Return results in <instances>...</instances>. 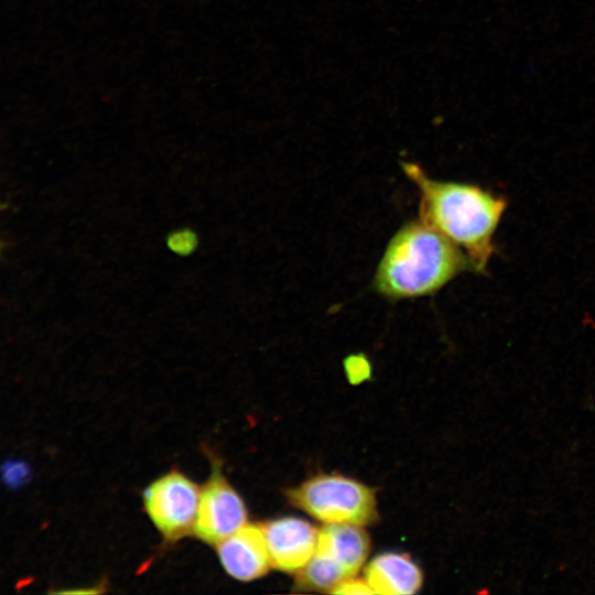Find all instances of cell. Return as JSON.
<instances>
[{
	"label": "cell",
	"mask_w": 595,
	"mask_h": 595,
	"mask_svg": "<svg viewBox=\"0 0 595 595\" xmlns=\"http://www.w3.org/2000/svg\"><path fill=\"white\" fill-rule=\"evenodd\" d=\"M402 167L420 193V219L459 247L474 271L484 272L506 199L474 184L432 178L413 163Z\"/></svg>",
	"instance_id": "6da1fadb"
},
{
	"label": "cell",
	"mask_w": 595,
	"mask_h": 595,
	"mask_svg": "<svg viewBox=\"0 0 595 595\" xmlns=\"http://www.w3.org/2000/svg\"><path fill=\"white\" fill-rule=\"evenodd\" d=\"M466 270L467 255L421 219L405 223L392 236L378 264L375 290L390 300L431 295Z\"/></svg>",
	"instance_id": "7a4b0ae2"
},
{
	"label": "cell",
	"mask_w": 595,
	"mask_h": 595,
	"mask_svg": "<svg viewBox=\"0 0 595 595\" xmlns=\"http://www.w3.org/2000/svg\"><path fill=\"white\" fill-rule=\"evenodd\" d=\"M285 495L291 505L327 524L365 526L378 518L374 490L342 475L320 474Z\"/></svg>",
	"instance_id": "3957f363"
},
{
	"label": "cell",
	"mask_w": 595,
	"mask_h": 595,
	"mask_svg": "<svg viewBox=\"0 0 595 595\" xmlns=\"http://www.w3.org/2000/svg\"><path fill=\"white\" fill-rule=\"evenodd\" d=\"M199 494L201 487L177 469L169 470L144 488V511L164 542L175 543L194 533Z\"/></svg>",
	"instance_id": "277c9868"
},
{
	"label": "cell",
	"mask_w": 595,
	"mask_h": 595,
	"mask_svg": "<svg viewBox=\"0 0 595 595\" xmlns=\"http://www.w3.org/2000/svg\"><path fill=\"white\" fill-rule=\"evenodd\" d=\"M210 474L201 487L194 534L207 544H217L248 522L247 506L223 473L221 462L210 458Z\"/></svg>",
	"instance_id": "5b68a950"
},
{
	"label": "cell",
	"mask_w": 595,
	"mask_h": 595,
	"mask_svg": "<svg viewBox=\"0 0 595 595\" xmlns=\"http://www.w3.org/2000/svg\"><path fill=\"white\" fill-rule=\"evenodd\" d=\"M260 524L271 567L285 573H295L314 555L318 532L309 521L285 516Z\"/></svg>",
	"instance_id": "8992f818"
},
{
	"label": "cell",
	"mask_w": 595,
	"mask_h": 595,
	"mask_svg": "<svg viewBox=\"0 0 595 595\" xmlns=\"http://www.w3.org/2000/svg\"><path fill=\"white\" fill-rule=\"evenodd\" d=\"M225 572L240 582L262 577L271 567L261 524L246 523L215 544Z\"/></svg>",
	"instance_id": "52a82bcc"
},
{
	"label": "cell",
	"mask_w": 595,
	"mask_h": 595,
	"mask_svg": "<svg viewBox=\"0 0 595 595\" xmlns=\"http://www.w3.org/2000/svg\"><path fill=\"white\" fill-rule=\"evenodd\" d=\"M365 580L377 594H414L422 585L419 565L405 553L385 552L367 565Z\"/></svg>",
	"instance_id": "ba28073f"
},
{
	"label": "cell",
	"mask_w": 595,
	"mask_h": 595,
	"mask_svg": "<svg viewBox=\"0 0 595 595\" xmlns=\"http://www.w3.org/2000/svg\"><path fill=\"white\" fill-rule=\"evenodd\" d=\"M369 550V537L360 526L328 523L318 532L315 552L335 561L348 577H353L365 563Z\"/></svg>",
	"instance_id": "9c48e42d"
},
{
	"label": "cell",
	"mask_w": 595,
	"mask_h": 595,
	"mask_svg": "<svg viewBox=\"0 0 595 595\" xmlns=\"http://www.w3.org/2000/svg\"><path fill=\"white\" fill-rule=\"evenodd\" d=\"M346 578L349 577L335 561L315 552L306 565L298 572L295 587L302 591L331 592Z\"/></svg>",
	"instance_id": "30bf717a"
},
{
	"label": "cell",
	"mask_w": 595,
	"mask_h": 595,
	"mask_svg": "<svg viewBox=\"0 0 595 595\" xmlns=\"http://www.w3.org/2000/svg\"><path fill=\"white\" fill-rule=\"evenodd\" d=\"M345 370L351 385H358L370 377V365L364 356H350L345 360Z\"/></svg>",
	"instance_id": "8fae6325"
},
{
	"label": "cell",
	"mask_w": 595,
	"mask_h": 595,
	"mask_svg": "<svg viewBox=\"0 0 595 595\" xmlns=\"http://www.w3.org/2000/svg\"><path fill=\"white\" fill-rule=\"evenodd\" d=\"M331 593L334 594H374L368 583L359 578H346L337 584Z\"/></svg>",
	"instance_id": "7c38bea8"
},
{
	"label": "cell",
	"mask_w": 595,
	"mask_h": 595,
	"mask_svg": "<svg viewBox=\"0 0 595 595\" xmlns=\"http://www.w3.org/2000/svg\"><path fill=\"white\" fill-rule=\"evenodd\" d=\"M2 249H3V242L0 239V253H1Z\"/></svg>",
	"instance_id": "4fadbf2b"
}]
</instances>
